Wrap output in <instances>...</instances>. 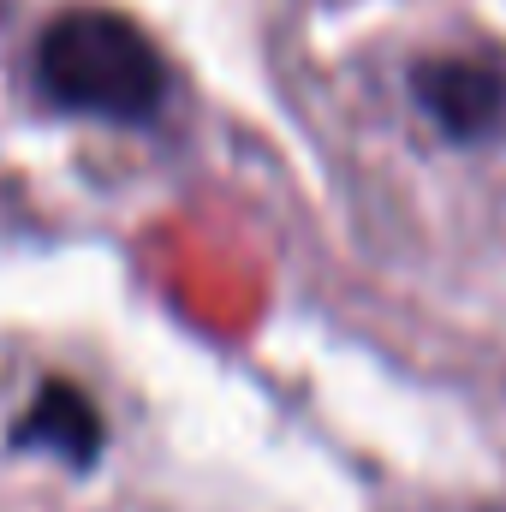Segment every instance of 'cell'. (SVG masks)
I'll list each match as a JSON object with an SVG mask.
<instances>
[{
	"label": "cell",
	"instance_id": "obj_1",
	"mask_svg": "<svg viewBox=\"0 0 506 512\" xmlns=\"http://www.w3.org/2000/svg\"><path fill=\"white\" fill-rule=\"evenodd\" d=\"M36 90L84 120L149 126L167 102V60L114 6H66L36 36Z\"/></svg>",
	"mask_w": 506,
	"mask_h": 512
},
{
	"label": "cell",
	"instance_id": "obj_2",
	"mask_svg": "<svg viewBox=\"0 0 506 512\" xmlns=\"http://www.w3.org/2000/svg\"><path fill=\"white\" fill-rule=\"evenodd\" d=\"M411 102L447 143H495L506 137V54L501 48L423 54L411 66Z\"/></svg>",
	"mask_w": 506,
	"mask_h": 512
},
{
	"label": "cell",
	"instance_id": "obj_3",
	"mask_svg": "<svg viewBox=\"0 0 506 512\" xmlns=\"http://www.w3.org/2000/svg\"><path fill=\"white\" fill-rule=\"evenodd\" d=\"M102 441H108V429H102L96 399H90L84 387H72V382H42V387H36V399L24 405L18 429H12V447L54 453V459H60V465H72V471L96 465Z\"/></svg>",
	"mask_w": 506,
	"mask_h": 512
}]
</instances>
